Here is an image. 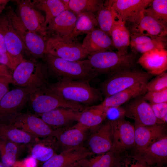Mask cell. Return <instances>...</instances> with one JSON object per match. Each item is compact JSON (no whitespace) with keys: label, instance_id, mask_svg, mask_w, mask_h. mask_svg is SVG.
Here are the masks:
<instances>
[{"label":"cell","instance_id":"1","mask_svg":"<svg viewBox=\"0 0 167 167\" xmlns=\"http://www.w3.org/2000/svg\"><path fill=\"white\" fill-rule=\"evenodd\" d=\"M47 88L66 101L85 106L103 100L100 89L92 87L88 81L60 80L49 83Z\"/></svg>","mask_w":167,"mask_h":167},{"label":"cell","instance_id":"32","mask_svg":"<svg viewBox=\"0 0 167 167\" xmlns=\"http://www.w3.org/2000/svg\"><path fill=\"white\" fill-rule=\"evenodd\" d=\"M131 48L133 51L142 54L156 49H166L167 41L143 35H130Z\"/></svg>","mask_w":167,"mask_h":167},{"label":"cell","instance_id":"16","mask_svg":"<svg viewBox=\"0 0 167 167\" xmlns=\"http://www.w3.org/2000/svg\"><path fill=\"white\" fill-rule=\"evenodd\" d=\"M130 35H143L167 41V26L144 11L139 21L130 26Z\"/></svg>","mask_w":167,"mask_h":167},{"label":"cell","instance_id":"3","mask_svg":"<svg viewBox=\"0 0 167 167\" xmlns=\"http://www.w3.org/2000/svg\"><path fill=\"white\" fill-rule=\"evenodd\" d=\"M50 74L44 62L37 59H24L14 70L12 84L32 90L47 88Z\"/></svg>","mask_w":167,"mask_h":167},{"label":"cell","instance_id":"26","mask_svg":"<svg viewBox=\"0 0 167 167\" xmlns=\"http://www.w3.org/2000/svg\"><path fill=\"white\" fill-rule=\"evenodd\" d=\"M146 84H140L119 92L105 98L101 105L106 108L120 106L147 92Z\"/></svg>","mask_w":167,"mask_h":167},{"label":"cell","instance_id":"4","mask_svg":"<svg viewBox=\"0 0 167 167\" xmlns=\"http://www.w3.org/2000/svg\"><path fill=\"white\" fill-rule=\"evenodd\" d=\"M86 59L98 75H108L122 70L133 68L136 60L135 56L125 51H106L89 55Z\"/></svg>","mask_w":167,"mask_h":167},{"label":"cell","instance_id":"27","mask_svg":"<svg viewBox=\"0 0 167 167\" xmlns=\"http://www.w3.org/2000/svg\"><path fill=\"white\" fill-rule=\"evenodd\" d=\"M107 109L101 104L87 107L79 112L77 122L89 129L98 126L106 118Z\"/></svg>","mask_w":167,"mask_h":167},{"label":"cell","instance_id":"41","mask_svg":"<svg viewBox=\"0 0 167 167\" xmlns=\"http://www.w3.org/2000/svg\"><path fill=\"white\" fill-rule=\"evenodd\" d=\"M150 104L156 119L161 124H165L167 121V102Z\"/></svg>","mask_w":167,"mask_h":167},{"label":"cell","instance_id":"10","mask_svg":"<svg viewBox=\"0 0 167 167\" xmlns=\"http://www.w3.org/2000/svg\"><path fill=\"white\" fill-rule=\"evenodd\" d=\"M17 5V16L24 26L29 30L48 38L45 18L34 6L30 0H13Z\"/></svg>","mask_w":167,"mask_h":167},{"label":"cell","instance_id":"5","mask_svg":"<svg viewBox=\"0 0 167 167\" xmlns=\"http://www.w3.org/2000/svg\"><path fill=\"white\" fill-rule=\"evenodd\" d=\"M152 76L140 70L126 69L108 75L99 89L105 98L136 85L146 84Z\"/></svg>","mask_w":167,"mask_h":167},{"label":"cell","instance_id":"50","mask_svg":"<svg viewBox=\"0 0 167 167\" xmlns=\"http://www.w3.org/2000/svg\"><path fill=\"white\" fill-rule=\"evenodd\" d=\"M61 1L65 6L66 10L70 11L69 7L70 0H61Z\"/></svg>","mask_w":167,"mask_h":167},{"label":"cell","instance_id":"24","mask_svg":"<svg viewBox=\"0 0 167 167\" xmlns=\"http://www.w3.org/2000/svg\"><path fill=\"white\" fill-rule=\"evenodd\" d=\"M80 111L65 108H59L40 116L47 124L54 129L62 128L77 122Z\"/></svg>","mask_w":167,"mask_h":167},{"label":"cell","instance_id":"25","mask_svg":"<svg viewBox=\"0 0 167 167\" xmlns=\"http://www.w3.org/2000/svg\"><path fill=\"white\" fill-rule=\"evenodd\" d=\"M81 44L89 55L99 52L111 51L114 47L110 37L98 28L87 34Z\"/></svg>","mask_w":167,"mask_h":167},{"label":"cell","instance_id":"2","mask_svg":"<svg viewBox=\"0 0 167 167\" xmlns=\"http://www.w3.org/2000/svg\"><path fill=\"white\" fill-rule=\"evenodd\" d=\"M50 75L60 80H81L89 82L97 75L86 60L71 61L49 54L43 59Z\"/></svg>","mask_w":167,"mask_h":167},{"label":"cell","instance_id":"49","mask_svg":"<svg viewBox=\"0 0 167 167\" xmlns=\"http://www.w3.org/2000/svg\"><path fill=\"white\" fill-rule=\"evenodd\" d=\"M9 1L8 0H0V13L5 8Z\"/></svg>","mask_w":167,"mask_h":167},{"label":"cell","instance_id":"31","mask_svg":"<svg viewBox=\"0 0 167 167\" xmlns=\"http://www.w3.org/2000/svg\"><path fill=\"white\" fill-rule=\"evenodd\" d=\"M54 137L46 138L42 140L38 139L32 143L31 156L37 161L44 162L55 154V150L58 145L55 138L53 139Z\"/></svg>","mask_w":167,"mask_h":167},{"label":"cell","instance_id":"18","mask_svg":"<svg viewBox=\"0 0 167 167\" xmlns=\"http://www.w3.org/2000/svg\"><path fill=\"white\" fill-rule=\"evenodd\" d=\"M89 128L76 122L72 126L56 129L54 137L63 150L83 145Z\"/></svg>","mask_w":167,"mask_h":167},{"label":"cell","instance_id":"30","mask_svg":"<svg viewBox=\"0 0 167 167\" xmlns=\"http://www.w3.org/2000/svg\"><path fill=\"white\" fill-rule=\"evenodd\" d=\"M110 36L113 46L118 51L126 50L130 43V32L117 14L111 30Z\"/></svg>","mask_w":167,"mask_h":167},{"label":"cell","instance_id":"43","mask_svg":"<svg viewBox=\"0 0 167 167\" xmlns=\"http://www.w3.org/2000/svg\"><path fill=\"white\" fill-rule=\"evenodd\" d=\"M107 118L108 120L114 121L124 118L125 112L122 107H112L107 108Z\"/></svg>","mask_w":167,"mask_h":167},{"label":"cell","instance_id":"45","mask_svg":"<svg viewBox=\"0 0 167 167\" xmlns=\"http://www.w3.org/2000/svg\"><path fill=\"white\" fill-rule=\"evenodd\" d=\"M37 161L31 156L22 161H17L12 167H37Z\"/></svg>","mask_w":167,"mask_h":167},{"label":"cell","instance_id":"37","mask_svg":"<svg viewBox=\"0 0 167 167\" xmlns=\"http://www.w3.org/2000/svg\"><path fill=\"white\" fill-rule=\"evenodd\" d=\"M101 0H70V11L76 15L81 13H91L95 14L104 4Z\"/></svg>","mask_w":167,"mask_h":167},{"label":"cell","instance_id":"42","mask_svg":"<svg viewBox=\"0 0 167 167\" xmlns=\"http://www.w3.org/2000/svg\"><path fill=\"white\" fill-rule=\"evenodd\" d=\"M22 61L11 55L8 53L0 52V63L14 70Z\"/></svg>","mask_w":167,"mask_h":167},{"label":"cell","instance_id":"21","mask_svg":"<svg viewBox=\"0 0 167 167\" xmlns=\"http://www.w3.org/2000/svg\"><path fill=\"white\" fill-rule=\"evenodd\" d=\"M0 31L3 36L8 52L22 61L24 59L22 53L24 51L23 44L6 15L0 16Z\"/></svg>","mask_w":167,"mask_h":167},{"label":"cell","instance_id":"38","mask_svg":"<svg viewBox=\"0 0 167 167\" xmlns=\"http://www.w3.org/2000/svg\"><path fill=\"white\" fill-rule=\"evenodd\" d=\"M145 11L167 26V0H152Z\"/></svg>","mask_w":167,"mask_h":167},{"label":"cell","instance_id":"8","mask_svg":"<svg viewBox=\"0 0 167 167\" xmlns=\"http://www.w3.org/2000/svg\"><path fill=\"white\" fill-rule=\"evenodd\" d=\"M32 90L18 87L7 92L0 101V123L9 124L22 113Z\"/></svg>","mask_w":167,"mask_h":167},{"label":"cell","instance_id":"9","mask_svg":"<svg viewBox=\"0 0 167 167\" xmlns=\"http://www.w3.org/2000/svg\"><path fill=\"white\" fill-rule=\"evenodd\" d=\"M46 53L71 61H81L89 55L81 44L57 37L47 38Z\"/></svg>","mask_w":167,"mask_h":167},{"label":"cell","instance_id":"23","mask_svg":"<svg viewBox=\"0 0 167 167\" xmlns=\"http://www.w3.org/2000/svg\"><path fill=\"white\" fill-rule=\"evenodd\" d=\"M92 155L88 148L83 145L71 148L54 155L43 162L41 167H60L77 163Z\"/></svg>","mask_w":167,"mask_h":167},{"label":"cell","instance_id":"29","mask_svg":"<svg viewBox=\"0 0 167 167\" xmlns=\"http://www.w3.org/2000/svg\"><path fill=\"white\" fill-rule=\"evenodd\" d=\"M123 156L112 150L77 163L80 167H121Z\"/></svg>","mask_w":167,"mask_h":167},{"label":"cell","instance_id":"28","mask_svg":"<svg viewBox=\"0 0 167 167\" xmlns=\"http://www.w3.org/2000/svg\"><path fill=\"white\" fill-rule=\"evenodd\" d=\"M8 124L0 123V139L19 144H32L38 139Z\"/></svg>","mask_w":167,"mask_h":167},{"label":"cell","instance_id":"20","mask_svg":"<svg viewBox=\"0 0 167 167\" xmlns=\"http://www.w3.org/2000/svg\"><path fill=\"white\" fill-rule=\"evenodd\" d=\"M149 74L158 75L167 69V51L156 49L143 54L137 61Z\"/></svg>","mask_w":167,"mask_h":167},{"label":"cell","instance_id":"7","mask_svg":"<svg viewBox=\"0 0 167 167\" xmlns=\"http://www.w3.org/2000/svg\"><path fill=\"white\" fill-rule=\"evenodd\" d=\"M29 101L34 112L40 115L59 108H65L81 111L86 107L65 100L47 88L32 90Z\"/></svg>","mask_w":167,"mask_h":167},{"label":"cell","instance_id":"52","mask_svg":"<svg viewBox=\"0 0 167 167\" xmlns=\"http://www.w3.org/2000/svg\"><path fill=\"white\" fill-rule=\"evenodd\" d=\"M0 167H6L4 166L1 162H0Z\"/></svg>","mask_w":167,"mask_h":167},{"label":"cell","instance_id":"40","mask_svg":"<svg viewBox=\"0 0 167 167\" xmlns=\"http://www.w3.org/2000/svg\"><path fill=\"white\" fill-rule=\"evenodd\" d=\"M143 98L150 104H156L167 102V88L163 90L147 92Z\"/></svg>","mask_w":167,"mask_h":167},{"label":"cell","instance_id":"15","mask_svg":"<svg viewBox=\"0 0 167 167\" xmlns=\"http://www.w3.org/2000/svg\"><path fill=\"white\" fill-rule=\"evenodd\" d=\"M128 156L150 166L164 167L167 163V136Z\"/></svg>","mask_w":167,"mask_h":167},{"label":"cell","instance_id":"44","mask_svg":"<svg viewBox=\"0 0 167 167\" xmlns=\"http://www.w3.org/2000/svg\"><path fill=\"white\" fill-rule=\"evenodd\" d=\"M121 167H159L150 166L143 161L135 159L129 156L123 157Z\"/></svg>","mask_w":167,"mask_h":167},{"label":"cell","instance_id":"12","mask_svg":"<svg viewBox=\"0 0 167 167\" xmlns=\"http://www.w3.org/2000/svg\"><path fill=\"white\" fill-rule=\"evenodd\" d=\"M8 124L38 138L54 137L56 134V129L52 128L41 118L30 113H22Z\"/></svg>","mask_w":167,"mask_h":167},{"label":"cell","instance_id":"11","mask_svg":"<svg viewBox=\"0 0 167 167\" xmlns=\"http://www.w3.org/2000/svg\"><path fill=\"white\" fill-rule=\"evenodd\" d=\"M152 0H109L111 6L123 22L130 26L136 24Z\"/></svg>","mask_w":167,"mask_h":167},{"label":"cell","instance_id":"34","mask_svg":"<svg viewBox=\"0 0 167 167\" xmlns=\"http://www.w3.org/2000/svg\"><path fill=\"white\" fill-rule=\"evenodd\" d=\"M32 2L36 9L45 12L46 26L55 17L66 10L61 0H34Z\"/></svg>","mask_w":167,"mask_h":167},{"label":"cell","instance_id":"19","mask_svg":"<svg viewBox=\"0 0 167 167\" xmlns=\"http://www.w3.org/2000/svg\"><path fill=\"white\" fill-rule=\"evenodd\" d=\"M135 129V152L141 150L152 143L166 136L165 124L150 126L134 125Z\"/></svg>","mask_w":167,"mask_h":167},{"label":"cell","instance_id":"22","mask_svg":"<svg viewBox=\"0 0 167 167\" xmlns=\"http://www.w3.org/2000/svg\"><path fill=\"white\" fill-rule=\"evenodd\" d=\"M77 18L76 15L72 11L67 10L64 11L47 25L48 38L67 37L72 32Z\"/></svg>","mask_w":167,"mask_h":167},{"label":"cell","instance_id":"48","mask_svg":"<svg viewBox=\"0 0 167 167\" xmlns=\"http://www.w3.org/2000/svg\"><path fill=\"white\" fill-rule=\"evenodd\" d=\"M0 52L8 53L3 36L0 31Z\"/></svg>","mask_w":167,"mask_h":167},{"label":"cell","instance_id":"13","mask_svg":"<svg viewBox=\"0 0 167 167\" xmlns=\"http://www.w3.org/2000/svg\"><path fill=\"white\" fill-rule=\"evenodd\" d=\"M111 122L113 139L112 150L121 155L126 151L134 148L135 138L134 125L124 118Z\"/></svg>","mask_w":167,"mask_h":167},{"label":"cell","instance_id":"33","mask_svg":"<svg viewBox=\"0 0 167 167\" xmlns=\"http://www.w3.org/2000/svg\"><path fill=\"white\" fill-rule=\"evenodd\" d=\"M76 15L77 18L74 30L72 33L65 39L75 41L78 36L87 34L96 28L98 25L95 14L84 13Z\"/></svg>","mask_w":167,"mask_h":167},{"label":"cell","instance_id":"6","mask_svg":"<svg viewBox=\"0 0 167 167\" xmlns=\"http://www.w3.org/2000/svg\"><path fill=\"white\" fill-rule=\"evenodd\" d=\"M6 15L19 37L24 51L31 56V58L43 59L46 54L47 39L26 28L11 6L7 8Z\"/></svg>","mask_w":167,"mask_h":167},{"label":"cell","instance_id":"36","mask_svg":"<svg viewBox=\"0 0 167 167\" xmlns=\"http://www.w3.org/2000/svg\"><path fill=\"white\" fill-rule=\"evenodd\" d=\"M21 144L0 139L1 163L6 167H12L19 152Z\"/></svg>","mask_w":167,"mask_h":167},{"label":"cell","instance_id":"14","mask_svg":"<svg viewBox=\"0 0 167 167\" xmlns=\"http://www.w3.org/2000/svg\"><path fill=\"white\" fill-rule=\"evenodd\" d=\"M122 107L125 116L133 119L135 125L150 126L162 124L155 117L150 103L142 96L131 100Z\"/></svg>","mask_w":167,"mask_h":167},{"label":"cell","instance_id":"39","mask_svg":"<svg viewBox=\"0 0 167 167\" xmlns=\"http://www.w3.org/2000/svg\"><path fill=\"white\" fill-rule=\"evenodd\" d=\"M147 92L156 91L167 88V73L164 72L157 75L146 85Z\"/></svg>","mask_w":167,"mask_h":167},{"label":"cell","instance_id":"46","mask_svg":"<svg viewBox=\"0 0 167 167\" xmlns=\"http://www.w3.org/2000/svg\"><path fill=\"white\" fill-rule=\"evenodd\" d=\"M11 84L7 79L0 77V101L9 90V84Z\"/></svg>","mask_w":167,"mask_h":167},{"label":"cell","instance_id":"17","mask_svg":"<svg viewBox=\"0 0 167 167\" xmlns=\"http://www.w3.org/2000/svg\"><path fill=\"white\" fill-rule=\"evenodd\" d=\"M90 134L88 140V148L92 153L101 154L112 150L113 139L111 122L101 124Z\"/></svg>","mask_w":167,"mask_h":167},{"label":"cell","instance_id":"47","mask_svg":"<svg viewBox=\"0 0 167 167\" xmlns=\"http://www.w3.org/2000/svg\"><path fill=\"white\" fill-rule=\"evenodd\" d=\"M0 77L6 78L12 84V75L9 71L7 67L0 63Z\"/></svg>","mask_w":167,"mask_h":167},{"label":"cell","instance_id":"51","mask_svg":"<svg viewBox=\"0 0 167 167\" xmlns=\"http://www.w3.org/2000/svg\"><path fill=\"white\" fill-rule=\"evenodd\" d=\"M60 167H80L77 163H74Z\"/></svg>","mask_w":167,"mask_h":167},{"label":"cell","instance_id":"35","mask_svg":"<svg viewBox=\"0 0 167 167\" xmlns=\"http://www.w3.org/2000/svg\"><path fill=\"white\" fill-rule=\"evenodd\" d=\"M97 14L96 18L100 29L110 37L111 30L117 13L111 7L109 0L104 2Z\"/></svg>","mask_w":167,"mask_h":167}]
</instances>
